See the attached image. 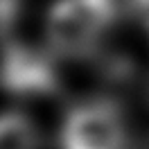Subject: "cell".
I'll return each mask as SVG.
<instances>
[{"label": "cell", "mask_w": 149, "mask_h": 149, "mask_svg": "<svg viewBox=\"0 0 149 149\" xmlns=\"http://www.w3.org/2000/svg\"><path fill=\"white\" fill-rule=\"evenodd\" d=\"M122 18L118 0H54L45 14V50L54 59H88Z\"/></svg>", "instance_id": "obj_1"}, {"label": "cell", "mask_w": 149, "mask_h": 149, "mask_svg": "<svg viewBox=\"0 0 149 149\" xmlns=\"http://www.w3.org/2000/svg\"><path fill=\"white\" fill-rule=\"evenodd\" d=\"M61 149H129L127 115L111 95H95L72 104L59 127Z\"/></svg>", "instance_id": "obj_2"}, {"label": "cell", "mask_w": 149, "mask_h": 149, "mask_svg": "<svg viewBox=\"0 0 149 149\" xmlns=\"http://www.w3.org/2000/svg\"><path fill=\"white\" fill-rule=\"evenodd\" d=\"M38 131L23 111H7L0 122V149H36Z\"/></svg>", "instance_id": "obj_3"}]
</instances>
